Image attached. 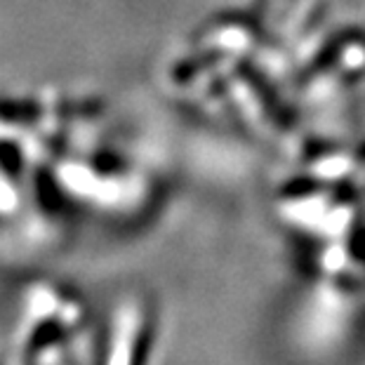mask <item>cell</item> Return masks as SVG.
<instances>
[{
  "label": "cell",
  "mask_w": 365,
  "mask_h": 365,
  "mask_svg": "<svg viewBox=\"0 0 365 365\" xmlns=\"http://www.w3.org/2000/svg\"><path fill=\"white\" fill-rule=\"evenodd\" d=\"M149 332V309L142 299L128 297L115 307L108 325L106 346L99 354V365H142Z\"/></svg>",
  "instance_id": "6da1fadb"
}]
</instances>
